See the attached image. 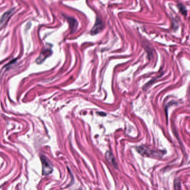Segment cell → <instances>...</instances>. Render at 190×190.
I'll use <instances>...</instances> for the list:
<instances>
[{
  "label": "cell",
  "instance_id": "obj_2",
  "mask_svg": "<svg viewBox=\"0 0 190 190\" xmlns=\"http://www.w3.org/2000/svg\"><path fill=\"white\" fill-rule=\"evenodd\" d=\"M52 53V50L51 48H45L41 53H40L39 57L37 58L36 60V62L38 64H41L47 58L49 57Z\"/></svg>",
  "mask_w": 190,
  "mask_h": 190
},
{
  "label": "cell",
  "instance_id": "obj_6",
  "mask_svg": "<svg viewBox=\"0 0 190 190\" xmlns=\"http://www.w3.org/2000/svg\"><path fill=\"white\" fill-rule=\"evenodd\" d=\"M106 157L107 158V160H108L110 162L112 163L113 165H116V162L115 160L113 157V156L110 152H107L106 154Z\"/></svg>",
  "mask_w": 190,
  "mask_h": 190
},
{
  "label": "cell",
  "instance_id": "obj_4",
  "mask_svg": "<svg viewBox=\"0 0 190 190\" xmlns=\"http://www.w3.org/2000/svg\"><path fill=\"white\" fill-rule=\"evenodd\" d=\"M12 10L13 9L9 11H7L3 15V16L2 17L1 19V21H0V25L3 26L4 24H6V22L9 19V18L11 17V16L12 14V12H13Z\"/></svg>",
  "mask_w": 190,
  "mask_h": 190
},
{
  "label": "cell",
  "instance_id": "obj_5",
  "mask_svg": "<svg viewBox=\"0 0 190 190\" xmlns=\"http://www.w3.org/2000/svg\"><path fill=\"white\" fill-rule=\"evenodd\" d=\"M67 20L70 23V29L71 30V32H73L77 29L78 23L77 21L73 18H68Z\"/></svg>",
  "mask_w": 190,
  "mask_h": 190
},
{
  "label": "cell",
  "instance_id": "obj_7",
  "mask_svg": "<svg viewBox=\"0 0 190 190\" xmlns=\"http://www.w3.org/2000/svg\"><path fill=\"white\" fill-rule=\"evenodd\" d=\"M178 7L180 10V11L184 15H187V11L186 10V8L182 4H178Z\"/></svg>",
  "mask_w": 190,
  "mask_h": 190
},
{
  "label": "cell",
  "instance_id": "obj_8",
  "mask_svg": "<svg viewBox=\"0 0 190 190\" xmlns=\"http://www.w3.org/2000/svg\"><path fill=\"white\" fill-rule=\"evenodd\" d=\"M98 114H100V115H106V114L104 113L100 112V113H98Z\"/></svg>",
  "mask_w": 190,
  "mask_h": 190
},
{
  "label": "cell",
  "instance_id": "obj_1",
  "mask_svg": "<svg viewBox=\"0 0 190 190\" xmlns=\"http://www.w3.org/2000/svg\"><path fill=\"white\" fill-rule=\"evenodd\" d=\"M41 160L42 165V174L43 175H48L53 171V167L48 158L45 156H41Z\"/></svg>",
  "mask_w": 190,
  "mask_h": 190
},
{
  "label": "cell",
  "instance_id": "obj_3",
  "mask_svg": "<svg viewBox=\"0 0 190 190\" xmlns=\"http://www.w3.org/2000/svg\"><path fill=\"white\" fill-rule=\"evenodd\" d=\"M103 27H104V25H103L102 21H101L100 18H97L96 19L95 25L94 26L93 28L92 29V30L91 31V33L93 35H96V34H97L98 33H99L100 31L103 30Z\"/></svg>",
  "mask_w": 190,
  "mask_h": 190
}]
</instances>
